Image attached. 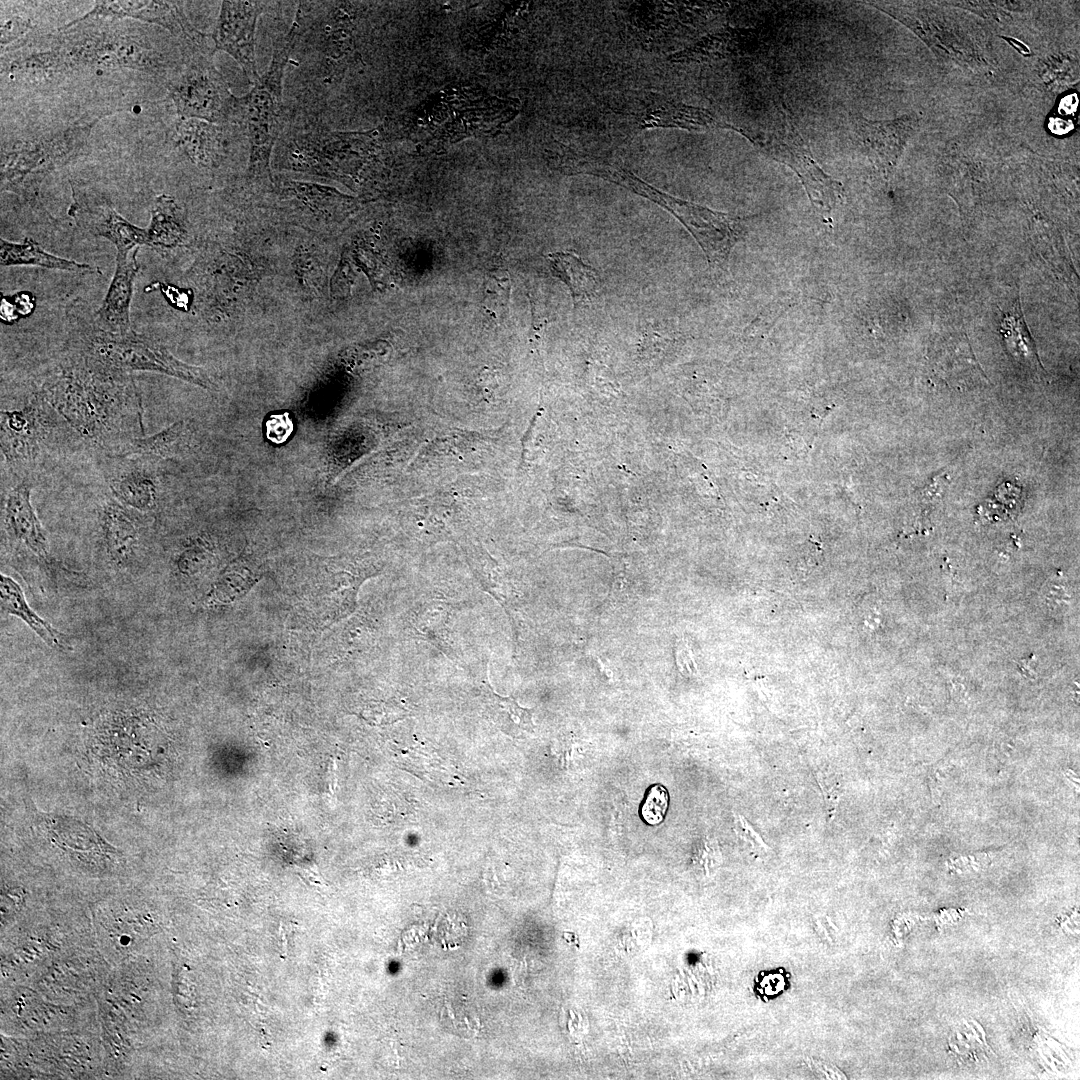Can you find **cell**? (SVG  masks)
Returning <instances> with one entry per match:
<instances>
[{"label":"cell","mask_w":1080,"mask_h":1080,"mask_svg":"<svg viewBox=\"0 0 1080 1080\" xmlns=\"http://www.w3.org/2000/svg\"><path fill=\"white\" fill-rule=\"evenodd\" d=\"M67 354L35 392L86 443L119 456L144 436L140 393L130 374H114Z\"/></svg>","instance_id":"6da1fadb"},{"label":"cell","mask_w":1080,"mask_h":1080,"mask_svg":"<svg viewBox=\"0 0 1080 1080\" xmlns=\"http://www.w3.org/2000/svg\"><path fill=\"white\" fill-rule=\"evenodd\" d=\"M165 56L138 32L94 22L68 23L49 44L11 61V78L29 83L61 80L77 72L131 69L152 75L168 71Z\"/></svg>","instance_id":"7a4b0ae2"},{"label":"cell","mask_w":1080,"mask_h":1080,"mask_svg":"<svg viewBox=\"0 0 1080 1080\" xmlns=\"http://www.w3.org/2000/svg\"><path fill=\"white\" fill-rule=\"evenodd\" d=\"M89 309L84 303H76L69 309L66 349L91 366L114 374L159 373L204 389L214 388L204 368L179 360L165 345L149 336L135 331L114 333L101 328L95 320V312Z\"/></svg>","instance_id":"3957f363"},{"label":"cell","mask_w":1080,"mask_h":1080,"mask_svg":"<svg viewBox=\"0 0 1080 1080\" xmlns=\"http://www.w3.org/2000/svg\"><path fill=\"white\" fill-rule=\"evenodd\" d=\"M298 29L293 21L275 45L271 62L248 93L235 98L233 122L240 124L249 144L248 173L271 178V158L282 131L283 78L296 46Z\"/></svg>","instance_id":"277c9868"},{"label":"cell","mask_w":1080,"mask_h":1080,"mask_svg":"<svg viewBox=\"0 0 1080 1080\" xmlns=\"http://www.w3.org/2000/svg\"><path fill=\"white\" fill-rule=\"evenodd\" d=\"M731 129L747 138L763 154L792 169L818 211L829 214L843 201L842 184L820 167L783 101L753 124H731Z\"/></svg>","instance_id":"5b68a950"},{"label":"cell","mask_w":1080,"mask_h":1080,"mask_svg":"<svg viewBox=\"0 0 1080 1080\" xmlns=\"http://www.w3.org/2000/svg\"><path fill=\"white\" fill-rule=\"evenodd\" d=\"M273 155L284 169L324 176L352 174L372 157L374 131L342 132L316 127L280 136Z\"/></svg>","instance_id":"8992f818"},{"label":"cell","mask_w":1080,"mask_h":1080,"mask_svg":"<svg viewBox=\"0 0 1080 1080\" xmlns=\"http://www.w3.org/2000/svg\"><path fill=\"white\" fill-rule=\"evenodd\" d=\"M98 121L96 118L76 123L53 134L18 141L2 150V190L35 199L45 177L78 156Z\"/></svg>","instance_id":"52a82bcc"},{"label":"cell","mask_w":1080,"mask_h":1080,"mask_svg":"<svg viewBox=\"0 0 1080 1080\" xmlns=\"http://www.w3.org/2000/svg\"><path fill=\"white\" fill-rule=\"evenodd\" d=\"M213 46L182 50V64L168 91L180 118L222 125L233 122L236 96L213 62Z\"/></svg>","instance_id":"ba28073f"},{"label":"cell","mask_w":1080,"mask_h":1080,"mask_svg":"<svg viewBox=\"0 0 1080 1080\" xmlns=\"http://www.w3.org/2000/svg\"><path fill=\"white\" fill-rule=\"evenodd\" d=\"M52 409L36 394L21 407L1 410V452L13 474L30 477L54 426Z\"/></svg>","instance_id":"9c48e42d"},{"label":"cell","mask_w":1080,"mask_h":1080,"mask_svg":"<svg viewBox=\"0 0 1080 1080\" xmlns=\"http://www.w3.org/2000/svg\"><path fill=\"white\" fill-rule=\"evenodd\" d=\"M271 2L222 1L211 39L214 51L229 54L253 85L260 77L256 62V27Z\"/></svg>","instance_id":"30bf717a"},{"label":"cell","mask_w":1080,"mask_h":1080,"mask_svg":"<svg viewBox=\"0 0 1080 1080\" xmlns=\"http://www.w3.org/2000/svg\"><path fill=\"white\" fill-rule=\"evenodd\" d=\"M68 214L85 231L114 244L117 252H130L149 244L147 228L126 220L106 197L94 190L72 185Z\"/></svg>","instance_id":"8fae6325"},{"label":"cell","mask_w":1080,"mask_h":1080,"mask_svg":"<svg viewBox=\"0 0 1080 1080\" xmlns=\"http://www.w3.org/2000/svg\"><path fill=\"white\" fill-rule=\"evenodd\" d=\"M182 3L176 1H97L85 15L72 21L111 22L135 19L158 25L169 31L182 47H190L207 41V35L197 30L187 19Z\"/></svg>","instance_id":"7c38bea8"},{"label":"cell","mask_w":1080,"mask_h":1080,"mask_svg":"<svg viewBox=\"0 0 1080 1080\" xmlns=\"http://www.w3.org/2000/svg\"><path fill=\"white\" fill-rule=\"evenodd\" d=\"M107 482L111 495L121 504L140 513L154 512L164 494V479L156 463L145 456H111Z\"/></svg>","instance_id":"4fadbf2b"},{"label":"cell","mask_w":1080,"mask_h":1080,"mask_svg":"<svg viewBox=\"0 0 1080 1080\" xmlns=\"http://www.w3.org/2000/svg\"><path fill=\"white\" fill-rule=\"evenodd\" d=\"M30 477L19 478L7 491L3 502L6 532L38 558L49 561V545L31 502Z\"/></svg>","instance_id":"5bb4252c"},{"label":"cell","mask_w":1080,"mask_h":1080,"mask_svg":"<svg viewBox=\"0 0 1080 1080\" xmlns=\"http://www.w3.org/2000/svg\"><path fill=\"white\" fill-rule=\"evenodd\" d=\"M138 251L139 248L130 252H117L111 283L102 304L95 311L97 324L107 331L114 333L134 331L130 321V306L134 281L139 272Z\"/></svg>","instance_id":"9a60e30c"},{"label":"cell","mask_w":1080,"mask_h":1080,"mask_svg":"<svg viewBox=\"0 0 1080 1080\" xmlns=\"http://www.w3.org/2000/svg\"><path fill=\"white\" fill-rule=\"evenodd\" d=\"M132 511L112 495L101 508L104 548L110 561L118 567L132 564L140 550V526Z\"/></svg>","instance_id":"2e32d148"},{"label":"cell","mask_w":1080,"mask_h":1080,"mask_svg":"<svg viewBox=\"0 0 1080 1080\" xmlns=\"http://www.w3.org/2000/svg\"><path fill=\"white\" fill-rule=\"evenodd\" d=\"M221 125L200 119L180 118L172 133V142L194 164L214 168L225 155V137Z\"/></svg>","instance_id":"e0dca14e"},{"label":"cell","mask_w":1080,"mask_h":1080,"mask_svg":"<svg viewBox=\"0 0 1080 1080\" xmlns=\"http://www.w3.org/2000/svg\"><path fill=\"white\" fill-rule=\"evenodd\" d=\"M192 438V423L189 420H179L152 435L135 438L119 456L173 459L180 457L189 449Z\"/></svg>","instance_id":"ac0fdd59"},{"label":"cell","mask_w":1080,"mask_h":1080,"mask_svg":"<svg viewBox=\"0 0 1080 1080\" xmlns=\"http://www.w3.org/2000/svg\"><path fill=\"white\" fill-rule=\"evenodd\" d=\"M1 608L3 611L20 618L50 648L68 651L72 647L67 637L41 618L27 603L21 586L11 577L1 574Z\"/></svg>","instance_id":"d6986e66"},{"label":"cell","mask_w":1080,"mask_h":1080,"mask_svg":"<svg viewBox=\"0 0 1080 1080\" xmlns=\"http://www.w3.org/2000/svg\"><path fill=\"white\" fill-rule=\"evenodd\" d=\"M752 30L730 28L701 39L673 55L676 62H708L744 55L752 41Z\"/></svg>","instance_id":"ffe728a7"},{"label":"cell","mask_w":1080,"mask_h":1080,"mask_svg":"<svg viewBox=\"0 0 1080 1080\" xmlns=\"http://www.w3.org/2000/svg\"><path fill=\"white\" fill-rule=\"evenodd\" d=\"M481 693L487 716L503 733L519 738L534 731L532 716L535 708L520 706L512 696L499 695L488 679L484 681Z\"/></svg>","instance_id":"44dd1931"},{"label":"cell","mask_w":1080,"mask_h":1080,"mask_svg":"<svg viewBox=\"0 0 1080 1080\" xmlns=\"http://www.w3.org/2000/svg\"><path fill=\"white\" fill-rule=\"evenodd\" d=\"M0 264L4 267L28 265L75 273H93L95 271V268L87 263H80L51 254L29 238H25L21 243L10 242L1 238Z\"/></svg>","instance_id":"7402d4cb"},{"label":"cell","mask_w":1080,"mask_h":1080,"mask_svg":"<svg viewBox=\"0 0 1080 1080\" xmlns=\"http://www.w3.org/2000/svg\"><path fill=\"white\" fill-rule=\"evenodd\" d=\"M147 232L148 246L154 248H173L186 241L185 216L172 196L161 194L155 198Z\"/></svg>","instance_id":"603a6c76"},{"label":"cell","mask_w":1080,"mask_h":1080,"mask_svg":"<svg viewBox=\"0 0 1080 1080\" xmlns=\"http://www.w3.org/2000/svg\"><path fill=\"white\" fill-rule=\"evenodd\" d=\"M553 274L569 288L574 307L590 301L598 288V275L594 268L571 252H555L548 255Z\"/></svg>","instance_id":"cb8c5ba5"},{"label":"cell","mask_w":1080,"mask_h":1080,"mask_svg":"<svg viewBox=\"0 0 1080 1080\" xmlns=\"http://www.w3.org/2000/svg\"><path fill=\"white\" fill-rule=\"evenodd\" d=\"M41 815L47 835L59 847L65 846L74 851H92L101 855L115 853L114 849L96 835L93 829L79 821L56 815Z\"/></svg>","instance_id":"d4e9b609"},{"label":"cell","mask_w":1080,"mask_h":1080,"mask_svg":"<svg viewBox=\"0 0 1080 1080\" xmlns=\"http://www.w3.org/2000/svg\"><path fill=\"white\" fill-rule=\"evenodd\" d=\"M644 127L665 126L691 131L731 129V124L718 119L710 111L684 104L658 107L643 120Z\"/></svg>","instance_id":"484cf974"},{"label":"cell","mask_w":1080,"mask_h":1080,"mask_svg":"<svg viewBox=\"0 0 1080 1080\" xmlns=\"http://www.w3.org/2000/svg\"><path fill=\"white\" fill-rule=\"evenodd\" d=\"M1001 332L1007 350L1015 358L1033 366H1041L1035 343L1024 322L1018 300L1013 305V308L1003 315Z\"/></svg>","instance_id":"4316f807"},{"label":"cell","mask_w":1080,"mask_h":1080,"mask_svg":"<svg viewBox=\"0 0 1080 1080\" xmlns=\"http://www.w3.org/2000/svg\"><path fill=\"white\" fill-rule=\"evenodd\" d=\"M449 611L441 602H431L413 612V635L435 643L447 633Z\"/></svg>","instance_id":"83f0119b"},{"label":"cell","mask_w":1080,"mask_h":1080,"mask_svg":"<svg viewBox=\"0 0 1080 1080\" xmlns=\"http://www.w3.org/2000/svg\"><path fill=\"white\" fill-rule=\"evenodd\" d=\"M864 128V137L877 153L880 165L890 167L901 145L900 127L865 123Z\"/></svg>","instance_id":"f1b7e54d"},{"label":"cell","mask_w":1080,"mask_h":1080,"mask_svg":"<svg viewBox=\"0 0 1080 1080\" xmlns=\"http://www.w3.org/2000/svg\"><path fill=\"white\" fill-rule=\"evenodd\" d=\"M668 807V793L661 785H653L647 792L641 807L643 820L650 825L663 821Z\"/></svg>","instance_id":"f546056e"},{"label":"cell","mask_w":1080,"mask_h":1080,"mask_svg":"<svg viewBox=\"0 0 1080 1080\" xmlns=\"http://www.w3.org/2000/svg\"><path fill=\"white\" fill-rule=\"evenodd\" d=\"M30 27H31L30 20L28 18H24L21 15H17V16H12L11 15L10 17H5V18L2 17V20H1V50H2V52L4 51L5 48H7L8 46H10L11 44H14V43L18 44L17 47H19L20 46L19 45L20 44V39L28 34V30L30 29Z\"/></svg>","instance_id":"4dcf8cb0"},{"label":"cell","mask_w":1080,"mask_h":1080,"mask_svg":"<svg viewBox=\"0 0 1080 1080\" xmlns=\"http://www.w3.org/2000/svg\"><path fill=\"white\" fill-rule=\"evenodd\" d=\"M486 296L490 300L493 307L507 309L510 297V282L507 275L504 276V271L500 273L492 274L486 284Z\"/></svg>","instance_id":"1f68e13d"},{"label":"cell","mask_w":1080,"mask_h":1080,"mask_svg":"<svg viewBox=\"0 0 1080 1080\" xmlns=\"http://www.w3.org/2000/svg\"><path fill=\"white\" fill-rule=\"evenodd\" d=\"M293 428V421L288 412L271 414L265 422L266 437L275 444L286 442Z\"/></svg>","instance_id":"d6a6232c"},{"label":"cell","mask_w":1080,"mask_h":1080,"mask_svg":"<svg viewBox=\"0 0 1080 1080\" xmlns=\"http://www.w3.org/2000/svg\"><path fill=\"white\" fill-rule=\"evenodd\" d=\"M817 781L822 790L825 801L828 808L835 810L836 804L842 792V784L836 778L835 773L829 771H820L817 775Z\"/></svg>","instance_id":"836d02e7"},{"label":"cell","mask_w":1080,"mask_h":1080,"mask_svg":"<svg viewBox=\"0 0 1080 1080\" xmlns=\"http://www.w3.org/2000/svg\"><path fill=\"white\" fill-rule=\"evenodd\" d=\"M735 828L739 836L742 837L752 847L757 849L767 848L764 840L759 833L753 828V826L742 816L738 815L735 818Z\"/></svg>","instance_id":"e575fe53"},{"label":"cell","mask_w":1080,"mask_h":1080,"mask_svg":"<svg viewBox=\"0 0 1080 1080\" xmlns=\"http://www.w3.org/2000/svg\"><path fill=\"white\" fill-rule=\"evenodd\" d=\"M1047 592L1045 596L1046 602L1052 609L1060 610L1063 605H1067L1069 597L1063 585L1051 583Z\"/></svg>","instance_id":"d590c367"},{"label":"cell","mask_w":1080,"mask_h":1080,"mask_svg":"<svg viewBox=\"0 0 1080 1080\" xmlns=\"http://www.w3.org/2000/svg\"><path fill=\"white\" fill-rule=\"evenodd\" d=\"M1077 104H1078L1077 95L1076 94H1071L1069 96H1066L1061 101L1060 106H1059V110L1063 114H1072V113H1074L1076 111Z\"/></svg>","instance_id":"8d00e7d4"},{"label":"cell","mask_w":1080,"mask_h":1080,"mask_svg":"<svg viewBox=\"0 0 1080 1080\" xmlns=\"http://www.w3.org/2000/svg\"><path fill=\"white\" fill-rule=\"evenodd\" d=\"M1049 127L1056 134H1064L1069 132L1073 125L1071 121L1055 118L1051 120Z\"/></svg>","instance_id":"74e56055"}]
</instances>
